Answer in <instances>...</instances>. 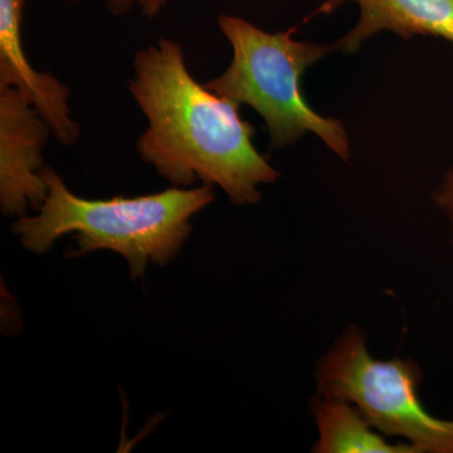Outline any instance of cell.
I'll use <instances>...</instances> for the list:
<instances>
[{
    "label": "cell",
    "instance_id": "4",
    "mask_svg": "<svg viewBox=\"0 0 453 453\" xmlns=\"http://www.w3.org/2000/svg\"><path fill=\"white\" fill-rule=\"evenodd\" d=\"M422 378L412 357H372L366 333L354 324L340 333L315 368L318 395L350 402L378 432L418 453H453V421L432 416L423 405Z\"/></svg>",
    "mask_w": 453,
    "mask_h": 453
},
{
    "label": "cell",
    "instance_id": "3",
    "mask_svg": "<svg viewBox=\"0 0 453 453\" xmlns=\"http://www.w3.org/2000/svg\"><path fill=\"white\" fill-rule=\"evenodd\" d=\"M220 31L231 43V65L207 88L247 105L264 119L275 149L296 144L308 133L344 162L350 160V142L342 122L316 112L303 97V73L335 47L318 42L296 41V28L266 32L241 17L222 14Z\"/></svg>",
    "mask_w": 453,
    "mask_h": 453
},
{
    "label": "cell",
    "instance_id": "5",
    "mask_svg": "<svg viewBox=\"0 0 453 453\" xmlns=\"http://www.w3.org/2000/svg\"><path fill=\"white\" fill-rule=\"evenodd\" d=\"M53 135L49 122L18 89L0 88V207L19 219L38 211L49 195L43 149Z\"/></svg>",
    "mask_w": 453,
    "mask_h": 453
},
{
    "label": "cell",
    "instance_id": "7",
    "mask_svg": "<svg viewBox=\"0 0 453 453\" xmlns=\"http://www.w3.org/2000/svg\"><path fill=\"white\" fill-rule=\"evenodd\" d=\"M347 3H356L360 17L356 27L334 44L340 52L356 53L383 31L405 40L429 35L453 43V0H325L311 17L327 16Z\"/></svg>",
    "mask_w": 453,
    "mask_h": 453
},
{
    "label": "cell",
    "instance_id": "8",
    "mask_svg": "<svg viewBox=\"0 0 453 453\" xmlns=\"http://www.w3.org/2000/svg\"><path fill=\"white\" fill-rule=\"evenodd\" d=\"M318 437L315 453H418L405 442H392L344 399L314 396L310 404Z\"/></svg>",
    "mask_w": 453,
    "mask_h": 453
},
{
    "label": "cell",
    "instance_id": "9",
    "mask_svg": "<svg viewBox=\"0 0 453 453\" xmlns=\"http://www.w3.org/2000/svg\"><path fill=\"white\" fill-rule=\"evenodd\" d=\"M172 0H109V9L113 16H124L131 9L139 8L146 18L157 17Z\"/></svg>",
    "mask_w": 453,
    "mask_h": 453
},
{
    "label": "cell",
    "instance_id": "10",
    "mask_svg": "<svg viewBox=\"0 0 453 453\" xmlns=\"http://www.w3.org/2000/svg\"><path fill=\"white\" fill-rule=\"evenodd\" d=\"M434 204L445 214L449 225L451 244L453 247V166L446 173L440 186L434 193Z\"/></svg>",
    "mask_w": 453,
    "mask_h": 453
},
{
    "label": "cell",
    "instance_id": "2",
    "mask_svg": "<svg viewBox=\"0 0 453 453\" xmlns=\"http://www.w3.org/2000/svg\"><path fill=\"white\" fill-rule=\"evenodd\" d=\"M43 178L49 195L41 210L13 225L23 247L43 255L57 240L73 234V257L109 250L127 259L133 279L144 277L150 264L165 266L177 257L192 234L193 217L214 201L213 187L203 184L92 201L71 192L50 166Z\"/></svg>",
    "mask_w": 453,
    "mask_h": 453
},
{
    "label": "cell",
    "instance_id": "1",
    "mask_svg": "<svg viewBox=\"0 0 453 453\" xmlns=\"http://www.w3.org/2000/svg\"><path fill=\"white\" fill-rule=\"evenodd\" d=\"M133 65L129 91L148 120L136 144L142 162L172 187H219L235 205L258 204L280 173L253 145L240 105L196 81L168 38L139 50Z\"/></svg>",
    "mask_w": 453,
    "mask_h": 453
},
{
    "label": "cell",
    "instance_id": "11",
    "mask_svg": "<svg viewBox=\"0 0 453 453\" xmlns=\"http://www.w3.org/2000/svg\"><path fill=\"white\" fill-rule=\"evenodd\" d=\"M70 2H73V3H79V2H81V0H70Z\"/></svg>",
    "mask_w": 453,
    "mask_h": 453
},
{
    "label": "cell",
    "instance_id": "6",
    "mask_svg": "<svg viewBox=\"0 0 453 453\" xmlns=\"http://www.w3.org/2000/svg\"><path fill=\"white\" fill-rule=\"evenodd\" d=\"M26 0H0V88H13L49 122L61 145L76 144L80 125L71 116L70 88L50 73L35 70L22 43Z\"/></svg>",
    "mask_w": 453,
    "mask_h": 453
}]
</instances>
